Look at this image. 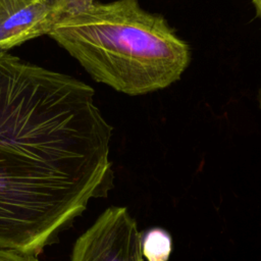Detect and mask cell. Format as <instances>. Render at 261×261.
Segmentation results:
<instances>
[{
  "instance_id": "7a4b0ae2",
  "label": "cell",
  "mask_w": 261,
  "mask_h": 261,
  "mask_svg": "<svg viewBox=\"0 0 261 261\" xmlns=\"http://www.w3.org/2000/svg\"><path fill=\"white\" fill-rule=\"evenodd\" d=\"M48 35L96 82L129 96L169 87L191 62L188 43L138 0L93 1L60 18Z\"/></svg>"
},
{
  "instance_id": "3957f363",
  "label": "cell",
  "mask_w": 261,
  "mask_h": 261,
  "mask_svg": "<svg viewBox=\"0 0 261 261\" xmlns=\"http://www.w3.org/2000/svg\"><path fill=\"white\" fill-rule=\"evenodd\" d=\"M70 261H143L141 232L127 209L107 208L75 241Z\"/></svg>"
},
{
  "instance_id": "6da1fadb",
  "label": "cell",
  "mask_w": 261,
  "mask_h": 261,
  "mask_svg": "<svg viewBox=\"0 0 261 261\" xmlns=\"http://www.w3.org/2000/svg\"><path fill=\"white\" fill-rule=\"evenodd\" d=\"M94 90L0 52V248L36 256L113 188Z\"/></svg>"
},
{
  "instance_id": "ba28073f",
  "label": "cell",
  "mask_w": 261,
  "mask_h": 261,
  "mask_svg": "<svg viewBox=\"0 0 261 261\" xmlns=\"http://www.w3.org/2000/svg\"><path fill=\"white\" fill-rule=\"evenodd\" d=\"M252 2H253V5L256 9V14L261 19V0H252Z\"/></svg>"
},
{
  "instance_id": "52a82bcc",
  "label": "cell",
  "mask_w": 261,
  "mask_h": 261,
  "mask_svg": "<svg viewBox=\"0 0 261 261\" xmlns=\"http://www.w3.org/2000/svg\"><path fill=\"white\" fill-rule=\"evenodd\" d=\"M0 261H39L37 256L15 249L0 248Z\"/></svg>"
},
{
  "instance_id": "277c9868",
  "label": "cell",
  "mask_w": 261,
  "mask_h": 261,
  "mask_svg": "<svg viewBox=\"0 0 261 261\" xmlns=\"http://www.w3.org/2000/svg\"><path fill=\"white\" fill-rule=\"evenodd\" d=\"M60 18L46 0H0V52L48 35Z\"/></svg>"
},
{
  "instance_id": "5b68a950",
  "label": "cell",
  "mask_w": 261,
  "mask_h": 261,
  "mask_svg": "<svg viewBox=\"0 0 261 261\" xmlns=\"http://www.w3.org/2000/svg\"><path fill=\"white\" fill-rule=\"evenodd\" d=\"M141 248L148 261H167L172 249V240L165 229L150 228L141 233Z\"/></svg>"
},
{
  "instance_id": "8992f818",
  "label": "cell",
  "mask_w": 261,
  "mask_h": 261,
  "mask_svg": "<svg viewBox=\"0 0 261 261\" xmlns=\"http://www.w3.org/2000/svg\"><path fill=\"white\" fill-rule=\"evenodd\" d=\"M46 1L58 11L61 18L67 14L81 10L82 8L88 6L93 2V0H46Z\"/></svg>"
},
{
  "instance_id": "9c48e42d",
  "label": "cell",
  "mask_w": 261,
  "mask_h": 261,
  "mask_svg": "<svg viewBox=\"0 0 261 261\" xmlns=\"http://www.w3.org/2000/svg\"><path fill=\"white\" fill-rule=\"evenodd\" d=\"M257 98H258V102H259V107L261 108V87L258 91V95H257Z\"/></svg>"
}]
</instances>
